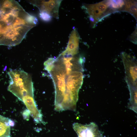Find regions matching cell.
<instances>
[{
    "label": "cell",
    "instance_id": "4fadbf2b",
    "mask_svg": "<svg viewBox=\"0 0 137 137\" xmlns=\"http://www.w3.org/2000/svg\"><path fill=\"white\" fill-rule=\"evenodd\" d=\"M129 39L132 43H137V27L133 32L130 36Z\"/></svg>",
    "mask_w": 137,
    "mask_h": 137
},
{
    "label": "cell",
    "instance_id": "8fae6325",
    "mask_svg": "<svg viewBox=\"0 0 137 137\" xmlns=\"http://www.w3.org/2000/svg\"><path fill=\"white\" fill-rule=\"evenodd\" d=\"M106 3L109 8L114 12L122 11L125 4L124 1L106 0Z\"/></svg>",
    "mask_w": 137,
    "mask_h": 137
},
{
    "label": "cell",
    "instance_id": "ba28073f",
    "mask_svg": "<svg viewBox=\"0 0 137 137\" xmlns=\"http://www.w3.org/2000/svg\"><path fill=\"white\" fill-rule=\"evenodd\" d=\"M79 39L78 33L76 29L74 28L70 34L65 50L73 54H77L78 53Z\"/></svg>",
    "mask_w": 137,
    "mask_h": 137
},
{
    "label": "cell",
    "instance_id": "3957f363",
    "mask_svg": "<svg viewBox=\"0 0 137 137\" xmlns=\"http://www.w3.org/2000/svg\"><path fill=\"white\" fill-rule=\"evenodd\" d=\"M8 74L10 79L8 91L24 103L34 98L33 84L29 75L17 70H11Z\"/></svg>",
    "mask_w": 137,
    "mask_h": 137
},
{
    "label": "cell",
    "instance_id": "52a82bcc",
    "mask_svg": "<svg viewBox=\"0 0 137 137\" xmlns=\"http://www.w3.org/2000/svg\"><path fill=\"white\" fill-rule=\"evenodd\" d=\"M61 1H34L30 3L37 7L40 12H44L52 17L58 19V10Z\"/></svg>",
    "mask_w": 137,
    "mask_h": 137
},
{
    "label": "cell",
    "instance_id": "9c48e42d",
    "mask_svg": "<svg viewBox=\"0 0 137 137\" xmlns=\"http://www.w3.org/2000/svg\"><path fill=\"white\" fill-rule=\"evenodd\" d=\"M14 124L10 119L0 115V137H11L10 126Z\"/></svg>",
    "mask_w": 137,
    "mask_h": 137
},
{
    "label": "cell",
    "instance_id": "7c38bea8",
    "mask_svg": "<svg viewBox=\"0 0 137 137\" xmlns=\"http://www.w3.org/2000/svg\"><path fill=\"white\" fill-rule=\"evenodd\" d=\"M39 15L41 19L45 21H49L52 18L49 14L44 12H40Z\"/></svg>",
    "mask_w": 137,
    "mask_h": 137
},
{
    "label": "cell",
    "instance_id": "8992f818",
    "mask_svg": "<svg viewBox=\"0 0 137 137\" xmlns=\"http://www.w3.org/2000/svg\"><path fill=\"white\" fill-rule=\"evenodd\" d=\"M73 127L78 137H103L98 126L94 123L85 125L74 123Z\"/></svg>",
    "mask_w": 137,
    "mask_h": 137
},
{
    "label": "cell",
    "instance_id": "5b68a950",
    "mask_svg": "<svg viewBox=\"0 0 137 137\" xmlns=\"http://www.w3.org/2000/svg\"><path fill=\"white\" fill-rule=\"evenodd\" d=\"M125 73V80L128 86L137 87V61L134 57L125 52L121 54Z\"/></svg>",
    "mask_w": 137,
    "mask_h": 137
},
{
    "label": "cell",
    "instance_id": "30bf717a",
    "mask_svg": "<svg viewBox=\"0 0 137 137\" xmlns=\"http://www.w3.org/2000/svg\"><path fill=\"white\" fill-rule=\"evenodd\" d=\"M125 4L122 11L131 14L137 20V1L134 0L124 1Z\"/></svg>",
    "mask_w": 137,
    "mask_h": 137
},
{
    "label": "cell",
    "instance_id": "277c9868",
    "mask_svg": "<svg viewBox=\"0 0 137 137\" xmlns=\"http://www.w3.org/2000/svg\"><path fill=\"white\" fill-rule=\"evenodd\" d=\"M89 15L92 26L94 27L97 23L112 12L107 5L106 1L91 4L83 6Z\"/></svg>",
    "mask_w": 137,
    "mask_h": 137
},
{
    "label": "cell",
    "instance_id": "7a4b0ae2",
    "mask_svg": "<svg viewBox=\"0 0 137 137\" xmlns=\"http://www.w3.org/2000/svg\"><path fill=\"white\" fill-rule=\"evenodd\" d=\"M38 20L14 0L0 1V45L20 44Z\"/></svg>",
    "mask_w": 137,
    "mask_h": 137
},
{
    "label": "cell",
    "instance_id": "6da1fadb",
    "mask_svg": "<svg viewBox=\"0 0 137 137\" xmlns=\"http://www.w3.org/2000/svg\"><path fill=\"white\" fill-rule=\"evenodd\" d=\"M77 54L64 51L56 58H49L44 63L54 83V109L57 111L76 110L84 70L83 59Z\"/></svg>",
    "mask_w": 137,
    "mask_h": 137
}]
</instances>
